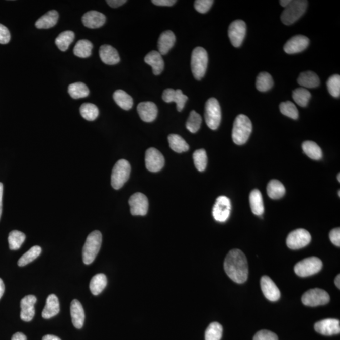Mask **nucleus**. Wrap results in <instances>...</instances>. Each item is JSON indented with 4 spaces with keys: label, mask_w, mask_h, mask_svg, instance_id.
<instances>
[{
    "label": "nucleus",
    "mask_w": 340,
    "mask_h": 340,
    "mask_svg": "<svg viewBox=\"0 0 340 340\" xmlns=\"http://www.w3.org/2000/svg\"><path fill=\"white\" fill-rule=\"evenodd\" d=\"M224 267L227 276L236 283L242 284L247 281L248 266L246 257L241 250H231L225 259Z\"/></svg>",
    "instance_id": "1"
},
{
    "label": "nucleus",
    "mask_w": 340,
    "mask_h": 340,
    "mask_svg": "<svg viewBox=\"0 0 340 340\" xmlns=\"http://www.w3.org/2000/svg\"><path fill=\"white\" fill-rule=\"evenodd\" d=\"M252 132V123L243 114H240L235 119L232 132V138L235 144L242 145L247 141Z\"/></svg>",
    "instance_id": "2"
},
{
    "label": "nucleus",
    "mask_w": 340,
    "mask_h": 340,
    "mask_svg": "<svg viewBox=\"0 0 340 340\" xmlns=\"http://www.w3.org/2000/svg\"><path fill=\"white\" fill-rule=\"evenodd\" d=\"M102 241L101 232L94 231L89 235L82 248V261L84 264H91L95 261L101 249Z\"/></svg>",
    "instance_id": "3"
},
{
    "label": "nucleus",
    "mask_w": 340,
    "mask_h": 340,
    "mask_svg": "<svg viewBox=\"0 0 340 340\" xmlns=\"http://www.w3.org/2000/svg\"><path fill=\"white\" fill-rule=\"evenodd\" d=\"M308 2L305 0L291 1L281 14V21L287 26L295 23L306 12Z\"/></svg>",
    "instance_id": "4"
},
{
    "label": "nucleus",
    "mask_w": 340,
    "mask_h": 340,
    "mask_svg": "<svg viewBox=\"0 0 340 340\" xmlns=\"http://www.w3.org/2000/svg\"><path fill=\"white\" fill-rule=\"evenodd\" d=\"M208 64V54L203 47L194 49L191 56V69L195 78L201 80L204 76Z\"/></svg>",
    "instance_id": "5"
},
{
    "label": "nucleus",
    "mask_w": 340,
    "mask_h": 340,
    "mask_svg": "<svg viewBox=\"0 0 340 340\" xmlns=\"http://www.w3.org/2000/svg\"><path fill=\"white\" fill-rule=\"evenodd\" d=\"M131 164L126 159H120L114 165L111 176V185L114 189L122 188L131 174Z\"/></svg>",
    "instance_id": "6"
},
{
    "label": "nucleus",
    "mask_w": 340,
    "mask_h": 340,
    "mask_svg": "<svg viewBox=\"0 0 340 340\" xmlns=\"http://www.w3.org/2000/svg\"><path fill=\"white\" fill-rule=\"evenodd\" d=\"M204 116L207 126L210 129L216 130L218 128L221 121V109L216 99L211 98L207 101Z\"/></svg>",
    "instance_id": "7"
},
{
    "label": "nucleus",
    "mask_w": 340,
    "mask_h": 340,
    "mask_svg": "<svg viewBox=\"0 0 340 340\" xmlns=\"http://www.w3.org/2000/svg\"><path fill=\"white\" fill-rule=\"evenodd\" d=\"M322 263L316 257H309L298 262L294 267V271L297 276L306 277L312 276L321 271Z\"/></svg>",
    "instance_id": "8"
},
{
    "label": "nucleus",
    "mask_w": 340,
    "mask_h": 340,
    "mask_svg": "<svg viewBox=\"0 0 340 340\" xmlns=\"http://www.w3.org/2000/svg\"><path fill=\"white\" fill-rule=\"evenodd\" d=\"M328 293L324 290L318 288L309 290L302 297V302L305 306L316 307L325 305L329 302Z\"/></svg>",
    "instance_id": "9"
},
{
    "label": "nucleus",
    "mask_w": 340,
    "mask_h": 340,
    "mask_svg": "<svg viewBox=\"0 0 340 340\" xmlns=\"http://www.w3.org/2000/svg\"><path fill=\"white\" fill-rule=\"evenodd\" d=\"M311 236L306 229H298L292 231L287 237L286 243L290 249H299L310 243Z\"/></svg>",
    "instance_id": "10"
},
{
    "label": "nucleus",
    "mask_w": 340,
    "mask_h": 340,
    "mask_svg": "<svg viewBox=\"0 0 340 340\" xmlns=\"http://www.w3.org/2000/svg\"><path fill=\"white\" fill-rule=\"evenodd\" d=\"M231 211V201L226 196H220L216 199L212 215L216 221L224 222L228 219Z\"/></svg>",
    "instance_id": "11"
},
{
    "label": "nucleus",
    "mask_w": 340,
    "mask_h": 340,
    "mask_svg": "<svg viewBox=\"0 0 340 340\" xmlns=\"http://www.w3.org/2000/svg\"><path fill=\"white\" fill-rule=\"evenodd\" d=\"M246 33V26L243 21L237 20L230 24L228 36L232 46L239 47L243 42Z\"/></svg>",
    "instance_id": "12"
},
{
    "label": "nucleus",
    "mask_w": 340,
    "mask_h": 340,
    "mask_svg": "<svg viewBox=\"0 0 340 340\" xmlns=\"http://www.w3.org/2000/svg\"><path fill=\"white\" fill-rule=\"evenodd\" d=\"M129 204L133 216H146L148 211V199L143 194L137 192L132 195L129 200Z\"/></svg>",
    "instance_id": "13"
},
{
    "label": "nucleus",
    "mask_w": 340,
    "mask_h": 340,
    "mask_svg": "<svg viewBox=\"0 0 340 340\" xmlns=\"http://www.w3.org/2000/svg\"><path fill=\"white\" fill-rule=\"evenodd\" d=\"M146 168L151 172L160 171L164 165V158L158 150L151 147L147 150L145 156Z\"/></svg>",
    "instance_id": "14"
},
{
    "label": "nucleus",
    "mask_w": 340,
    "mask_h": 340,
    "mask_svg": "<svg viewBox=\"0 0 340 340\" xmlns=\"http://www.w3.org/2000/svg\"><path fill=\"white\" fill-rule=\"evenodd\" d=\"M314 329L319 333L325 336L339 334L340 322L336 319H326L317 322Z\"/></svg>",
    "instance_id": "15"
},
{
    "label": "nucleus",
    "mask_w": 340,
    "mask_h": 340,
    "mask_svg": "<svg viewBox=\"0 0 340 340\" xmlns=\"http://www.w3.org/2000/svg\"><path fill=\"white\" fill-rule=\"evenodd\" d=\"M309 39L307 37L297 35L287 41L284 47V51L289 54L299 53L307 48Z\"/></svg>",
    "instance_id": "16"
},
{
    "label": "nucleus",
    "mask_w": 340,
    "mask_h": 340,
    "mask_svg": "<svg viewBox=\"0 0 340 340\" xmlns=\"http://www.w3.org/2000/svg\"><path fill=\"white\" fill-rule=\"evenodd\" d=\"M162 100L166 103L176 102L177 111L181 112L184 108L188 97L185 96L181 90H174L167 89L165 90L162 94Z\"/></svg>",
    "instance_id": "17"
},
{
    "label": "nucleus",
    "mask_w": 340,
    "mask_h": 340,
    "mask_svg": "<svg viewBox=\"0 0 340 340\" xmlns=\"http://www.w3.org/2000/svg\"><path fill=\"white\" fill-rule=\"evenodd\" d=\"M261 284L262 291L267 299L272 302L278 301L281 297V292L269 276L262 277Z\"/></svg>",
    "instance_id": "18"
},
{
    "label": "nucleus",
    "mask_w": 340,
    "mask_h": 340,
    "mask_svg": "<svg viewBox=\"0 0 340 340\" xmlns=\"http://www.w3.org/2000/svg\"><path fill=\"white\" fill-rule=\"evenodd\" d=\"M37 298L33 295H29L24 297L21 302V318L22 321L29 322L34 318L35 315L34 305L36 303Z\"/></svg>",
    "instance_id": "19"
},
{
    "label": "nucleus",
    "mask_w": 340,
    "mask_h": 340,
    "mask_svg": "<svg viewBox=\"0 0 340 340\" xmlns=\"http://www.w3.org/2000/svg\"><path fill=\"white\" fill-rule=\"evenodd\" d=\"M137 109L139 117L146 122L154 121L158 112L156 105L151 102H141L137 106Z\"/></svg>",
    "instance_id": "20"
},
{
    "label": "nucleus",
    "mask_w": 340,
    "mask_h": 340,
    "mask_svg": "<svg viewBox=\"0 0 340 340\" xmlns=\"http://www.w3.org/2000/svg\"><path fill=\"white\" fill-rule=\"evenodd\" d=\"M106 17L103 14L97 11L87 12L82 17V22L85 27L90 29H98L106 23Z\"/></svg>",
    "instance_id": "21"
},
{
    "label": "nucleus",
    "mask_w": 340,
    "mask_h": 340,
    "mask_svg": "<svg viewBox=\"0 0 340 340\" xmlns=\"http://www.w3.org/2000/svg\"><path fill=\"white\" fill-rule=\"evenodd\" d=\"M70 311L72 324L76 328L81 329L83 326L85 318L84 309L81 304L77 300L74 299L71 302Z\"/></svg>",
    "instance_id": "22"
},
{
    "label": "nucleus",
    "mask_w": 340,
    "mask_h": 340,
    "mask_svg": "<svg viewBox=\"0 0 340 340\" xmlns=\"http://www.w3.org/2000/svg\"><path fill=\"white\" fill-rule=\"evenodd\" d=\"M176 37L173 32L166 31L160 35L157 42L158 52L162 55H165L170 51L176 43Z\"/></svg>",
    "instance_id": "23"
},
{
    "label": "nucleus",
    "mask_w": 340,
    "mask_h": 340,
    "mask_svg": "<svg viewBox=\"0 0 340 340\" xmlns=\"http://www.w3.org/2000/svg\"><path fill=\"white\" fill-rule=\"evenodd\" d=\"M99 56L104 63L114 65L119 63L120 57L117 50L110 45H103L99 50Z\"/></svg>",
    "instance_id": "24"
},
{
    "label": "nucleus",
    "mask_w": 340,
    "mask_h": 340,
    "mask_svg": "<svg viewBox=\"0 0 340 340\" xmlns=\"http://www.w3.org/2000/svg\"><path fill=\"white\" fill-rule=\"evenodd\" d=\"M144 61L152 67L154 75H159L164 70V62L159 52L152 51L145 57Z\"/></svg>",
    "instance_id": "25"
},
{
    "label": "nucleus",
    "mask_w": 340,
    "mask_h": 340,
    "mask_svg": "<svg viewBox=\"0 0 340 340\" xmlns=\"http://www.w3.org/2000/svg\"><path fill=\"white\" fill-rule=\"evenodd\" d=\"M60 311L59 302L55 294L49 295L46 300V306L42 312V316L44 319H50L59 314Z\"/></svg>",
    "instance_id": "26"
},
{
    "label": "nucleus",
    "mask_w": 340,
    "mask_h": 340,
    "mask_svg": "<svg viewBox=\"0 0 340 340\" xmlns=\"http://www.w3.org/2000/svg\"><path fill=\"white\" fill-rule=\"evenodd\" d=\"M59 19V14L56 11H51L37 20L35 26L37 29H47L54 27Z\"/></svg>",
    "instance_id": "27"
},
{
    "label": "nucleus",
    "mask_w": 340,
    "mask_h": 340,
    "mask_svg": "<svg viewBox=\"0 0 340 340\" xmlns=\"http://www.w3.org/2000/svg\"><path fill=\"white\" fill-rule=\"evenodd\" d=\"M297 82L302 88H316L320 84L318 76L312 71H306L300 74Z\"/></svg>",
    "instance_id": "28"
},
{
    "label": "nucleus",
    "mask_w": 340,
    "mask_h": 340,
    "mask_svg": "<svg viewBox=\"0 0 340 340\" xmlns=\"http://www.w3.org/2000/svg\"><path fill=\"white\" fill-rule=\"evenodd\" d=\"M249 204L252 213L257 216H262L264 212L263 197L258 189L252 191L249 195Z\"/></svg>",
    "instance_id": "29"
},
{
    "label": "nucleus",
    "mask_w": 340,
    "mask_h": 340,
    "mask_svg": "<svg viewBox=\"0 0 340 340\" xmlns=\"http://www.w3.org/2000/svg\"><path fill=\"white\" fill-rule=\"evenodd\" d=\"M113 98L116 103L125 111H129L133 106L134 102L132 97L122 90H117L115 92Z\"/></svg>",
    "instance_id": "30"
},
{
    "label": "nucleus",
    "mask_w": 340,
    "mask_h": 340,
    "mask_svg": "<svg viewBox=\"0 0 340 340\" xmlns=\"http://www.w3.org/2000/svg\"><path fill=\"white\" fill-rule=\"evenodd\" d=\"M267 192L270 198L279 199L286 194V189L281 182L277 180H272L267 186Z\"/></svg>",
    "instance_id": "31"
},
{
    "label": "nucleus",
    "mask_w": 340,
    "mask_h": 340,
    "mask_svg": "<svg viewBox=\"0 0 340 340\" xmlns=\"http://www.w3.org/2000/svg\"><path fill=\"white\" fill-rule=\"evenodd\" d=\"M93 44L89 40H80L75 45L73 50L75 56L81 58H87L91 56Z\"/></svg>",
    "instance_id": "32"
},
{
    "label": "nucleus",
    "mask_w": 340,
    "mask_h": 340,
    "mask_svg": "<svg viewBox=\"0 0 340 340\" xmlns=\"http://www.w3.org/2000/svg\"><path fill=\"white\" fill-rule=\"evenodd\" d=\"M107 284V279L106 275L99 274L92 277L90 283V289L92 294L97 296L101 293L106 288Z\"/></svg>",
    "instance_id": "33"
},
{
    "label": "nucleus",
    "mask_w": 340,
    "mask_h": 340,
    "mask_svg": "<svg viewBox=\"0 0 340 340\" xmlns=\"http://www.w3.org/2000/svg\"><path fill=\"white\" fill-rule=\"evenodd\" d=\"M68 93L72 99H79L88 97L90 91L88 87L83 82H77L69 85Z\"/></svg>",
    "instance_id": "34"
},
{
    "label": "nucleus",
    "mask_w": 340,
    "mask_h": 340,
    "mask_svg": "<svg viewBox=\"0 0 340 340\" xmlns=\"http://www.w3.org/2000/svg\"><path fill=\"white\" fill-rule=\"evenodd\" d=\"M302 147L304 153L310 158L314 160H319L322 158V150L316 142L311 141H305L302 144Z\"/></svg>",
    "instance_id": "35"
},
{
    "label": "nucleus",
    "mask_w": 340,
    "mask_h": 340,
    "mask_svg": "<svg viewBox=\"0 0 340 340\" xmlns=\"http://www.w3.org/2000/svg\"><path fill=\"white\" fill-rule=\"evenodd\" d=\"M168 142L171 149L178 153L186 152L189 149L188 144L179 135L170 134L168 136Z\"/></svg>",
    "instance_id": "36"
},
{
    "label": "nucleus",
    "mask_w": 340,
    "mask_h": 340,
    "mask_svg": "<svg viewBox=\"0 0 340 340\" xmlns=\"http://www.w3.org/2000/svg\"><path fill=\"white\" fill-rule=\"evenodd\" d=\"M74 33L72 31H67L62 32L56 39V44L61 51H66L74 39Z\"/></svg>",
    "instance_id": "37"
},
{
    "label": "nucleus",
    "mask_w": 340,
    "mask_h": 340,
    "mask_svg": "<svg viewBox=\"0 0 340 340\" xmlns=\"http://www.w3.org/2000/svg\"><path fill=\"white\" fill-rule=\"evenodd\" d=\"M274 81L271 74L266 72H262L257 77L256 87L260 92L269 91L273 87Z\"/></svg>",
    "instance_id": "38"
},
{
    "label": "nucleus",
    "mask_w": 340,
    "mask_h": 340,
    "mask_svg": "<svg viewBox=\"0 0 340 340\" xmlns=\"http://www.w3.org/2000/svg\"><path fill=\"white\" fill-rule=\"evenodd\" d=\"M79 111L81 116L89 121H95L99 115L98 107L91 103L82 104L80 107Z\"/></svg>",
    "instance_id": "39"
},
{
    "label": "nucleus",
    "mask_w": 340,
    "mask_h": 340,
    "mask_svg": "<svg viewBox=\"0 0 340 340\" xmlns=\"http://www.w3.org/2000/svg\"><path fill=\"white\" fill-rule=\"evenodd\" d=\"M311 94L306 89L298 88L295 89L292 92V98L297 105L299 106L305 107L309 103L310 99H311Z\"/></svg>",
    "instance_id": "40"
},
{
    "label": "nucleus",
    "mask_w": 340,
    "mask_h": 340,
    "mask_svg": "<svg viewBox=\"0 0 340 340\" xmlns=\"http://www.w3.org/2000/svg\"><path fill=\"white\" fill-rule=\"evenodd\" d=\"M222 325L219 322H214L209 324L205 332V339L206 340H221L222 336Z\"/></svg>",
    "instance_id": "41"
},
{
    "label": "nucleus",
    "mask_w": 340,
    "mask_h": 340,
    "mask_svg": "<svg viewBox=\"0 0 340 340\" xmlns=\"http://www.w3.org/2000/svg\"><path fill=\"white\" fill-rule=\"evenodd\" d=\"M42 252L41 247L39 246H34L27 251L26 253L22 255L18 261L19 267H24L26 265L33 262L37 257L41 254Z\"/></svg>",
    "instance_id": "42"
},
{
    "label": "nucleus",
    "mask_w": 340,
    "mask_h": 340,
    "mask_svg": "<svg viewBox=\"0 0 340 340\" xmlns=\"http://www.w3.org/2000/svg\"><path fill=\"white\" fill-rule=\"evenodd\" d=\"M26 239V235L19 231H12L9 236V247L11 250H17L21 247Z\"/></svg>",
    "instance_id": "43"
},
{
    "label": "nucleus",
    "mask_w": 340,
    "mask_h": 340,
    "mask_svg": "<svg viewBox=\"0 0 340 340\" xmlns=\"http://www.w3.org/2000/svg\"><path fill=\"white\" fill-rule=\"evenodd\" d=\"M201 116L196 111H192L190 113L188 120H187L186 127L192 133H196L201 127Z\"/></svg>",
    "instance_id": "44"
},
{
    "label": "nucleus",
    "mask_w": 340,
    "mask_h": 340,
    "mask_svg": "<svg viewBox=\"0 0 340 340\" xmlns=\"http://www.w3.org/2000/svg\"><path fill=\"white\" fill-rule=\"evenodd\" d=\"M195 166L199 172H203L206 169L207 164V156L206 151L203 149H198L193 154Z\"/></svg>",
    "instance_id": "45"
},
{
    "label": "nucleus",
    "mask_w": 340,
    "mask_h": 340,
    "mask_svg": "<svg viewBox=\"0 0 340 340\" xmlns=\"http://www.w3.org/2000/svg\"><path fill=\"white\" fill-rule=\"evenodd\" d=\"M280 111L282 114L292 119H297L299 117V111L292 102L287 101L280 104Z\"/></svg>",
    "instance_id": "46"
},
{
    "label": "nucleus",
    "mask_w": 340,
    "mask_h": 340,
    "mask_svg": "<svg viewBox=\"0 0 340 340\" xmlns=\"http://www.w3.org/2000/svg\"><path fill=\"white\" fill-rule=\"evenodd\" d=\"M327 90L329 94L335 98H338L340 96V76L334 74L329 77L327 81Z\"/></svg>",
    "instance_id": "47"
},
{
    "label": "nucleus",
    "mask_w": 340,
    "mask_h": 340,
    "mask_svg": "<svg viewBox=\"0 0 340 340\" xmlns=\"http://www.w3.org/2000/svg\"><path fill=\"white\" fill-rule=\"evenodd\" d=\"M213 3L212 0H196L194 2L195 9L199 13L206 14L211 9Z\"/></svg>",
    "instance_id": "48"
},
{
    "label": "nucleus",
    "mask_w": 340,
    "mask_h": 340,
    "mask_svg": "<svg viewBox=\"0 0 340 340\" xmlns=\"http://www.w3.org/2000/svg\"><path fill=\"white\" fill-rule=\"evenodd\" d=\"M253 340H278V336L268 330H261L254 335Z\"/></svg>",
    "instance_id": "49"
},
{
    "label": "nucleus",
    "mask_w": 340,
    "mask_h": 340,
    "mask_svg": "<svg viewBox=\"0 0 340 340\" xmlns=\"http://www.w3.org/2000/svg\"><path fill=\"white\" fill-rule=\"evenodd\" d=\"M11 33L9 29L4 25L0 24V44H8L11 41Z\"/></svg>",
    "instance_id": "50"
},
{
    "label": "nucleus",
    "mask_w": 340,
    "mask_h": 340,
    "mask_svg": "<svg viewBox=\"0 0 340 340\" xmlns=\"http://www.w3.org/2000/svg\"><path fill=\"white\" fill-rule=\"evenodd\" d=\"M329 239L335 246H340V229L339 227L331 230L329 233Z\"/></svg>",
    "instance_id": "51"
},
{
    "label": "nucleus",
    "mask_w": 340,
    "mask_h": 340,
    "mask_svg": "<svg viewBox=\"0 0 340 340\" xmlns=\"http://www.w3.org/2000/svg\"><path fill=\"white\" fill-rule=\"evenodd\" d=\"M175 0H152V3L157 6L171 7L176 4Z\"/></svg>",
    "instance_id": "52"
},
{
    "label": "nucleus",
    "mask_w": 340,
    "mask_h": 340,
    "mask_svg": "<svg viewBox=\"0 0 340 340\" xmlns=\"http://www.w3.org/2000/svg\"><path fill=\"white\" fill-rule=\"evenodd\" d=\"M106 2L112 8H117V7L123 6L127 1L126 0H107Z\"/></svg>",
    "instance_id": "53"
},
{
    "label": "nucleus",
    "mask_w": 340,
    "mask_h": 340,
    "mask_svg": "<svg viewBox=\"0 0 340 340\" xmlns=\"http://www.w3.org/2000/svg\"><path fill=\"white\" fill-rule=\"evenodd\" d=\"M12 340H27V337L22 332H17L12 336Z\"/></svg>",
    "instance_id": "54"
},
{
    "label": "nucleus",
    "mask_w": 340,
    "mask_h": 340,
    "mask_svg": "<svg viewBox=\"0 0 340 340\" xmlns=\"http://www.w3.org/2000/svg\"><path fill=\"white\" fill-rule=\"evenodd\" d=\"M4 185L0 182V219L2 214V202H3Z\"/></svg>",
    "instance_id": "55"
},
{
    "label": "nucleus",
    "mask_w": 340,
    "mask_h": 340,
    "mask_svg": "<svg viewBox=\"0 0 340 340\" xmlns=\"http://www.w3.org/2000/svg\"><path fill=\"white\" fill-rule=\"evenodd\" d=\"M42 340H61L59 337L54 336V335L47 334L42 337Z\"/></svg>",
    "instance_id": "56"
},
{
    "label": "nucleus",
    "mask_w": 340,
    "mask_h": 340,
    "mask_svg": "<svg viewBox=\"0 0 340 340\" xmlns=\"http://www.w3.org/2000/svg\"><path fill=\"white\" fill-rule=\"evenodd\" d=\"M5 292V285L4 281L0 278V299L3 296Z\"/></svg>",
    "instance_id": "57"
},
{
    "label": "nucleus",
    "mask_w": 340,
    "mask_h": 340,
    "mask_svg": "<svg viewBox=\"0 0 340 340\" xmlns=\"http://www.w3.org/2000/svg\"><path fill=\"white\" fill-rule=\"evenodd\" d=\"M292 0H281L280 1V4L282 7L286 8V7L288 6L289 4L291 3Z\"/></svg>",
    "instance_id": "58"
},
{
    "label": "nucleus",
    "mask_w": 340,
    "mask_h": 340,
    "mask_svg": "<svg viewBox=\"0 0 340 340\" xmlns=\"http://www.w3.org/2000/svg\"><path fill=\"white\" fill-rule=\"evenodd\" d=\"M334 284L336 285V286L339 289H340V276L339 274L337 275V276L336 277V279L334 280Z\"/></svg>",
    "instance_id": "59"
},
{
    "label": "nucleus",
    "mask_w": 340,
    "mask_h": 340,
    "mask_svg": "<svg viewBox=\"0 0 340 340\" xmlns=\"http://www.w3.org/2000/svg\"><path fill=\"white\" fill-rule=\"evenodd\" d=\"M339 177H340V174H339L338 175H337V181H338L339 182H340Z\"/></svg>",
    "instance_id": "60"
},
{
    "label": "nucleus",
    "mask_w": 340,
    "mask_h": 340,
    "mask_svg": "<svg viewBox=\"0 0 340 340\" xmlns=\"http://www.w3.org/2000/svg\"><path fill=\"white\" fill-rule=\"evenodd\" d=\"M338 195H339V196H340V192H339H339H338Z\"/></svg>",
    "instance_id": "61"
}]
</instances>
